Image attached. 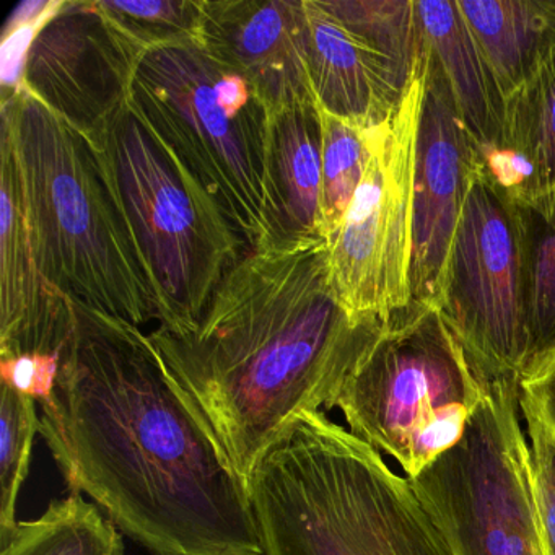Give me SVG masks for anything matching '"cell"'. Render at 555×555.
I'll use <instances>...</instances> for the list:
<instances>
[{"label": "cell", "instance_id": "18", "mask_svg": "<svg viewBox=\"0 0 555 555\" xmlns=\"http://www.w3.org/2000/svg\"><path fill=\"white\" fill-rule=\"evenodd\" d=\"M489 170L519 203L555 190V54L506 99L505 144Z\"/></svg>", "mask_w": 555, "mask_h": 555}, {"label": "cell", "instance_id": "24", "mask_svg": "<svg viewBox=\"0 0 555 555\" xmlns=\"http://www.w3.org/2000/svg\"><path fill=\"white\" fill-rule=\"evenodd\" d=\"M37 398L2 379L0 386V545L17 526V500L40 431Z\"/></svg>", "mask_w": 555, "mask_h": 555}, {"label": "cell", "instance_id": "11", "mask_svg": "<svg viewBox=\"0 0 555 555\" xmlns=\"http://www.w3.org/2000/svg\"><path fill=\"white\" fill-rule=\"evenodd\" d=\"M144 56L99 2H64L35 38L22 86L96 145L129 105Z\"/></svg>", "mask_w": 555, "mask_h": 555}, {"label": "cell", "instance_id": "8", "mask_svg": "<svg viewBox=\"0 0 555 555\" xmlns=\"http://www.w3.org/2000/svg\"><path fill=\"white\" fill-rule=\"evenodd\" d=\"M519 389L487 385L463 438L409 479L456 555H544Z\"/></svg>", "mask_w": 555, "mask_h": 555}, {"label": "cell", "instance_id": "7", "mask_svg": "<svg viewBox=\"0 0 555 555\" xmlns=\"http://www.w3.org/2000/svg\"><path fill=\"white\" fill-rule=\"evenodd\" d=\"M483 392L440 310L409 307L391 318L334 408L414 479L463 438Z\"/></svg>", "mask_w": 555, "mask_h": 555}, {"label": "cell", "instance_id": "5", "mask_svg": "<svg viewBox=\"0 0 555 555\" xmlns=\"http://www.w3.org/2000/svg\"><path fill=\"white\" fill-rule=\"evenodd\" d=\"M158 311V327L199 326L248 251L219 204L160 135L126 106L95 145Z\"/></svg>", "mask_w": 555, "mask_h": 555}, {"label": "cell", "instance_id": "10", "mask_svg": "<svg viewBox=\"0 0 555 555\" xmlns=\"http://www.w3.org/2000/svg\"><path fill=\"white\" fill-rule=\"evenodd\" d=\"M424 74L425 41L401 105L370 131L365 177L327 242L331 285L356 318L391 321L411 305L412 190Z\"/></svg>", "mask_w": 555, "mask_h": 555}, {"label": "cell", "instance_id": "12", "mask_svg": "<svg viewBox=\"0 0 555 555\" xmlns=\"http://www.w3.org/2000/svg\"><path fill=\"white\" fill-rule=\"evenodd\" d=\"M486 165L457 113L440 64L425 44L412 190L409 307L438 308L451 242L474 177Z\"/></svg>", "mask_w": 555, "mask_h": 555}, {"label": "cell", "instance_id": "27", "mask_svg": "<svg viewBox=\"0 0 555 555\" xmlns=\"http://www.w3.org/2000/svg\"><path fill=\"white\" fill-rule=\"evenodd\" d=\"M63 5L64 0H27L12 12L5 24L0 47L2 93L21 89L28 53L35 38Z\"/></svg>", "mask_w": 555, "mask_h": 555}, {"label": "cell", "instance_id": "4", "mask_svg": "<svg viewBox=\"0 0 555 555\" xmlns=\"http://www.w3.org/2000/svg\"><path fill=\"white\" fill-rule=\"evenodd\" d=\"M2 138L17 160L48 281L70 300L134 326L158 321L95 145L24 86L2 93Z\"/></svg>", "mask_w": 555, "mask_h": 555}, {"label": "cell", "instance_id": "1", "mask_svg": "<svg viewBox=\"0 0 555 555\" xmlns=\"http://www.w3.org/2000/svg\"><path fill=\"white\" fill-rule=\"evenodd\" d=\"M40 434L70 492L152 555H264L248 486L142 327L74 300Z\"/></svg>", "mask_w": 555, "mask_h": 555}, {"label": "cell", "instance_id": "9", "mask_svg": "<svg viewBox=\"0 0 555 555\" xmlns=\"http://www.w3.org/2000/svg\"><path fill=\"white\" fill-rule=\"evenodd\" d=\"M438 310L483 386L521 379L529 343L521 210L483 167L451 242Z\"/></svg>", "mask_w": 555, "mask_h": 555}, {"label": "cell", "instance_id": "16", "mask_svg": "<svg viewBox=\"0 0 555 555\" xmlns=\"http://www.w3.org/2000/svg\"><path fill=\"white\" fill-rule=\"evenodd\" d=\"M425 44L440 64L454 105L487 167L505 144L506 99L457 0H415Z\"/></svg>", "mask_w": 555, "mask_h": 555}, {"label": "cell", "instance_id": "15", "mask_svg": "<svg viewBox=\"0 0 555 555\" xmlns=\"http://www.w3.org/2000/svg\"><path fill=\"white\" fill-rule=\"evenodd\" d=\"M308 24V70L321 109L350 125L375 129L401 105L402 89L382 60L323 0H305Z\"/></svg>", "mask_w": 555, "mask_h": 555}, {"label": "cell", "instance_id": "13", "mask_svg": "<svg viewBox=\"0 0 555 555\" xmlns=\"http://www.w3.org/2000/svg\"><path fill=\"white\" fill-rule=\"evenodd\" d=\"M201 47L240 74L269 115L317 102L305 0H203Z\"/></svg>", "mask_w": 555, "mask_h": 555}, {"label": "cell", "instance_id": "20", "mask_svg": "<svg viewBox=\"0 0 555 555\" xmlns=\"http://www.w3.org/2000/svg\"><path fill=\"white\" fill-rule=\"evenodd\" d=\"M0 555H126L122 532L80 493L53 500L43 515L18 521Z\"/></svg>", "mask_w": 555, "mask_h": 555}, {"label": "cell", "instance_id": "14", "mask_svg": "<svg viewBox=\"0 0 555 555\" xmlns=\"http://www.w3.org/2000/svg\"><path fill=\"white\" fill-rule=\"evenodd\" d=\"M0 162V357H60L73 334L74 300L38 264L17 160L4 138Z\"/></svg>", "mask_w": 555, "mask_h": 555}, {"label": "cell", "instance_id": "26", "mask_svg": "<svg viewBox=\"0 0 555 555\" xmlns=\"http://www.w3.org/2000/svg\"><path fill=\"white\" fill-rule=\"evenodd\" d=\"M519 409L528 425L529 469L539 535L544 555H555V430L521 396Z\"/></svg>", "mask_w": 555, "mask_h": 555}, {"label": "cell", "instance_id": "19", "mask_svg": "<svg viewBox=\"0 0 555 555\" xmlns=\"http://www.w3.org/2000/svg\"><path fill=\"white\" fill-rule=\"evenodd\" d=\"M505 99L555 54V0H457Z\"/></svg>", "mask_w": 555, "mask_h": 555}, {"label": "cell", "instance_id": "6", "mask_svg": "<svg viewBox=\"0 0 555 555\" xmlns=\"http://www.w3.org/2000/svg\"><path fill=\"white\" fill-rule=\"evenodd\" d=\"M129 105L206 188L248 251L274 245L269 112L240 74L197 43L155 48L139 63Z\"/></svg>", "mask_w": 555, "mask_h": 555}, {"label": "cell", "instance_id": "21", "mask_svg": "<svg viewBox=\"0 0 555 555\" xmlns=\"http://www.w3.org/2000/svg\"><path fill=\"white\" fill-rule=\"evenodd\" d=\"M516 203L525 227L528 268L529 343L521 385L555 360V190Z\"/></svg>", "mask_w": 555, "mask_h": 555}, {"label": "cell", "instance_id": "17", "mask_svg": "<svg viewBox=\"0 0 555 555\" xmlns=\"http://www.w3.org/2000/svg\"><path fill=\"white\" fill-rule=\"evenodd\" d=\"M266 168L274 245L323 238V125L318 102L269 115Z\"/></svg>", "mask_w": 555, "mask_h": 555}, {"label": "cell", "instance_id": "25", "mask_svg": "<svg viewBox=\"0 0 555 555\" xmlns=\"http://www.w3.org/2000/svg\"><path fill=\"white\" fill-rule=\"evenodd\" d=\"M99 8L142 53L175 44H201L203 0H99Z\"/></svg>", "mask_w": 555, "mask_h": 555}, {"label": "cell", "instance_id": "3", "mask_svg": "<svg viewBox=\"0 0 555 555\" xmlns=\"http://www.w3.org/2000/svg\"><path fill=\"white\" fill-rule=\"evenodd\" d=\"M248 492L264 555H456L408 477L323 411L268 451Z\"/></svg>", "mask_w": 555, "mask_h": 555}, {"label": "cell", "instance_id": "2", "mask_svg": "<svg viewBox=\"0 0 555 555\" xmlns=\"http://www.w3.org/2000/svg\"><path fill=\"white\" fill-rule=\"evenodd\" d=\"M388 323L344 308L327 242L311 238L246 251L196 330L149 339L248 486L298 418L334 408Z\"/></svg>", "mask_w": 555, "mask_h": 555}, {"label": "cell", "instance_id": "28", "mask_svg": "<svg viewBox=\"0 0 555 555\" xmlns=\"http://www.w3.org/2000/svg\"><path fill=\"white\" fill-rule=\"evenodd\" d=\"M519 396L528 401L555 430V360L538 376L522 382Z\"/></svg>", "mask_w": 555, "mask_h": 555}, {"label": "cell", "instance_id": "22", "mask_svg": "<svg viewBox=\"0 0 555 555\" xmlns=\"http://www.w3.org/2000/svg\"><path fill=\"white\" fill-rule=\"evenodd\" d=\"M347 30L352 31L408 89L421 66L424 34L415 0H323Z\"/></svg>", "mask_w": 555, "mask_h": 555}, {"label": "cell", "instance_id": "23", "mask_svg": "<svg viewBox=\"0 0 555 555\" xmlns=\"http://www.w3.org/2000/svg\"><path fill=\"white\" fill-rule=\"evenodd\" d=\"M320 115L323 125L321 236L330 242L365 177L372 129L350 125L321 108Z\"/></svg>", "mask_w": 555, "mask_h": 555}]
</instances>
